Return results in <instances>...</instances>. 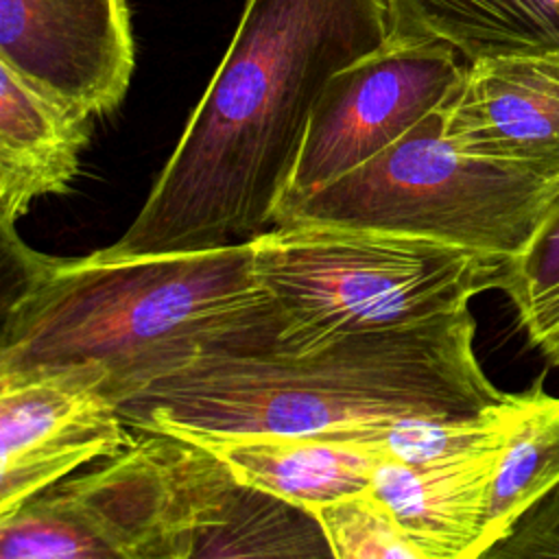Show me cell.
<instances>
[{
    "mask_svg": "<svg viewBox=\"0 0 559 559\" xmlns=\"http://www.w3.org/2000/svg\"><path fill=\"white\" fill-rule=\"evenodd\" d=\"M144 435L0 518V559L197 557L229 524L247 485L197 441Z\"/></svg>",
    "mask_w": 559,
    "mask_h": 559,
    "instance_id": "obj_5",
    "label": "cell"
},
{
    "mask_svg": "<svg viewBox=\"0 0 559 559\" xmlns=\"http://www.w3.org/2000/svg\"><path fill=\"white\" fill-rule=\"evenodd\" d=\"M555 2H557V4H559V0H555Z\"/></svg>",
    "mask_w": 559,
    "mask_h": 559,
    "instance_id": "obj_19",
    "label": "cell"
},
{
    "mask_svg": "<svg viewBox=\"0 0 559 559\" xmlns=\"http://www.w3.org/2000/svg\"><path fill=\"white\" fill-rule=\"evenodd\" d=\"M528 343L559 367V194L544 212L526 247L507 262L502 277Z\"/></svg>",
    "mask_w": 559,
    "mask_h": 559,
    "instance_id": "obj_16",
    "label": "cell"
},
{
    "mask_svg": "<svg viewBox=\"0 0 559 559\" xmlns=\"http://www.w3.org/2000/svg\"><path fill=\"white\" fill-rule=\"evenodd\" d=\"M485 557H559V485L528 507Z\"/></svg>",
    "mask_w": 559,
    "mask_h": 559,
    "instance_id": "obj_18",
    "label": "cell"
},
{
    "mask_svg": "<svg viewBox=\"0 0 559 559\" xmlns=\"http://www.w3.org/2000/svg\"><path fill=\"white\" fill-rule=\"evenodd\" d=\"M507 441L417 465L380 459L369 489L393 511L419 559H478L491 483Z\"/></svg>",
    "mask_w": 559,
    "mask_h": 559,
    "instance_id": "obj_11",
    "label": "cell"
},
{
    "mask_svg": "<svg viewBox=\"0 0 559 559\" xmlns=\"http://www.w3.org/2000/svg\"><path fill=\"white\" fill-rule=\"evenodd\" d=\"M190 441L216 454L238 483L310 513L367 491L380 463V454L365 443L330 432L210 435Z\"/></svg>",
    "mask_w": 559,
    "mask_h": 559,
    "instance_id": "obj_13",
    "label": "cell"
},
{
    "mask_svg": "<svg viewBox=\"0 0 559 559\" xmlns=\"http://www.w3.org/2000/svg\"><path fill=\"white\" fill-rule=\"evenodd\" d=\"M253 271L277 306L282 352L430 321L500 288L509 260L421 236L330 223L271 225L251 238Z\"/></svg>",
    "mask_w": 559,
    "mask_h": 559,
    "instance_id": "obj_4",
    "label": "cell"
},
{
    "mask_svg": "<svg viewBox=\"0 0 559 559\" xmlns=\"http://www.w3.org/2000/svg\"><path fill=\"white\" fill-rule=\"evenodd\" d=\"M557 194V181L456 148L437 107L358 168L282 203L271 225L382 229L511 260Z\"/></svg>",
    "mask_w": 559,
    "mask_h": 559,
    "instance_id": "obj_6",
    "label": "cell"
},
{
    "mask_svg": "<svg viewBox=\"0 0 559 559\" xmlns=\"http://www.w3.org/2000/svg\"><path fill=\"white\" fill-rule=\"evenodd\" d=\"M90 120L55 103L0 63L2 245L17 240L15 223L35 199L70 190L90 142Z\"/></svg>",
    "mask_w": 559,
    "mask_h": 559,
    "instance_id": "obj_12",
    "label": "cell"
},
{
    "mask_svg": "<svg viewBox=\"0 0 559 559\" xmlns=\"http://www.w3.org/2000/svg\"><path fill=\"white\" fill-rule=\"evenodd\" d=\"M389 37L386 0H247L144 205L100 253L199 251L264 231L323 87Z\"/></svg>",
    "mask_w": 559,
    "mask_h": 559,
    "instance_id": "obj_1",
    "label": "cell"
},
{
    "mask_svg": "<svg viewBox=\"0 0 559 559\" xmlns=\"http://www.w3.org/2000/svg\"><path fill=\"white\" fill-rule=\"evenodd\" d=\"M336 559H419L393 511L371 491H360L312 513Z\"/></svg>",
    "mask_w": 559,
    "mask_h": 559,
    "instance_id": "obj_17",
    "label": "cell"
},
{
    "mask_svg": "<svg viewBox=\"0 0 559 559\" xmlns=\"http://www.w3.org/2000/svg\"><path fill=\"white\" fill-rule=\"evenodd\" d=\"M391 37L430 39L465 63L559 48L555 0H386Z\"/></svg>",
    "mask_w": 559,
    "mask_h": 559,
    "instance_id": "obj_14",
    "label": "cell"
},
{
    "mask_svg": "<svg viewBox=\"0 0 559 559\" xmlns=\"http://www.w3.org/2000/svg\"><path fill=\"white\" fill-rule=\"evenodd\" d=\"M24 273L0 345V382L94 373L120 406L216 356L280 347L284 321L253 271V242L162 255L48 258L20 238Z\"/></svg>",
    "mask_w": 559,
    "mask_h": 559,
    "instance_id": "obj_2",
    "label": "cell"
},
{
    "mask_svg": "<svg viewBox=\"0 0 559 559\" xmlns=\"http://www.w3.org/2000/svg\"><path fill=\"white\" fill-rule=\"evenodd\" d=\"M469 308L356 332L314 349L205 358L118 406L140 432L328 435L400 417L487 413L507 402L474 354Z\"/></svg>",
    "mask_w": 559,
    "mask_h": 559,
    "instance_id": "obj_3",
    "label": "cell"
},
{
    "mask_svg": "<svg viewBox=\"0 0 559 559\" xmlns=\"http://www.w3.org/2000/svg\"><path fill=\"white\" fill-rule=\"evenodd\" d=\"M133 441L94 373L0 382V518Z\"/></svg>",
    "mask_w": 559,
    "mask_h": 559,
    "instance_id": "obj_9",
    "label": "cell"
},
{
    "mask_svg": "<svg viewBox=\"0 0 559 559\" xmlns=\"http://www.w3.org/2000/svg\"><path fill=\"white\" fill-rule=\"evenodd\" d=\"M0 63L74 114H109L135 66L127 0H0Z\"/></svg>",
    "mask_w": 559,
    "mask_h": 559,
    "instance_id": "obj_8",
    "label": "cell"
},
{
    "mask_svg": "<svg viewBox=\"0 0 559 559\" xmlns=\"http://www.w3.org/2000/svg\"><path fill=\"white\" fill-rule=\"evenodd\" d=\"M441 109L463 153L559 183V48L467 63Z\"/></svg>",
    "mask_w": 559,
    "mask_h": 559,
    "instance_id": "obj_10",
    "label": "cell"
},
{
    "mask_svg": "<svg viewBox=\"0 0 559 559\" xmlns=\"http://www.w3.org/2000/svg\"><path fill=\"white\" fill-rule=\"evenodd\" d=\"M461 59L441 41L389 37L338 70L312 109L280 205L358 168L441 107L463 79Z\"/></svg>",
    "mask_w": 559,
    "mask_h": 559,
    "instance_id": "obj_7",
    "label": "cell"
},
{
    "mask_svg": "<svg viewBox=\"0 0 559 559\" xmlns=\"http://www.w3.org/2000/svg\"><path fill=\"white\" fill-rule=\"evenodd\" d=\"M555 485H559V397L535 382L522 391L520 415L491 483L478 559Z\"/></svg>",
    "mask_w": 559,
    "mask_h": 559,
    "instance_id": "obj_15",
    "label": "cell"
}]
</instances>
